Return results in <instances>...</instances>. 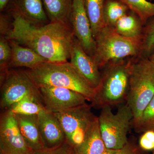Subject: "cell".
<instances>
[{"label": "cell", "instance_id": "31", "mask_svg": "<svg viewBox=\"0 0 154 154\" xmlns=\"http://www.w3.org/2000/svg\"><path fill=\"white\" fill-rule=\"evenodd\" d=\"M11 0H0V11L1 13L8 8Z\"/></svg>", "mask_w": 154, "mask_h": 154}, {"label": "cell", "instance_id": "9", "mask_svg": "<svg viewBox=\"0 0 154 154\" xmlns=\"http://www.w3.org/2000/svg\"><path fill=\"white\" fill-rule=\"evenodd\" d=\"M20 132L14 114L6 110L0 119V154H34Z\"/></svg>", "mask_w": 154, "mask_h": 154}, {"label": "cell", "instance_id": "3", "mask_svg": "<svg viewBox=\"0 0 154 154\" xmlns=\"http://www.w3.org/2000/svg\"><path fill=\"white\" fill-rule=\"evenodd\" d=\"M126 103L133 116L132 123L140 117L154 96V64L140 55L130 58Z\"/></svg>", "mask_w": 154, "mask_h": 154}, {"label": "cell", "instance_id": "20", "mask_svg": "<svg viewBox=\"0 0 154 154\" xmlns=\"http://www.w3.org/2000/svg\"><path fill=\"white\" fill-rule=\"evenodd\" d=\"M105 1L83 0L94 38L99 31L105 26L103 15Z\"/></svg>", "mask_w": 154, "mask_h": 154}, {"label": "cell", "instance_id": "29", "mask_svg": "<svg viewBox=\"0 0 154 154\" xmlns=\"http://www.w3.org/2000/svg\"><path fill=\"white\" fill-rule=\"evenodd\" d=\"M1 13L0 17V33L5 36L12 28V17Z\"/></svg>", "mask_w": 154, "mask_h": 154}, {"label": "cell", "instance_id": "21", "mask_svg": "<svg viewBox=\"0 0 154 154\" xmlns=\"http://www.w3.org/2000/svg\"><path fill=\"white\" fill-rule=\"evenodd\" d=\"M45 110L41 96L35 95L25 96L8 109L14 114L26 115H38Z\"/></svg>", "mask_w": 154, "mask_h": 154}, {"label": "cell", "instance_id": "24", "mask_svg": "<svg viewBox=\"0 0 154 154\" xmlns=\"http://www.w3.org/2000/svg\"><path fill=\"white\" fill-rule=\"evenodd\" d=\"M132 124L135 131L138 133L154 131V96L140 118Z\"/></svg>", "mask_w": 154, "mask_h": 154}, {"label": "cell", "instance_id": "32", "mask_svg": "<svg viewBox=\"0 0 154 154\" xmlns=\"http://www.w3.org/2000/svg\"><path fill=\"white\" fill-rule=\"evenodd\" d=\"M117 150L106 149L105 152L102 154H116Z\"/></svg>", "mask_w": 154, "mask_h": 154}, {"label": "cell", "instance_id": "12", "mask_svg": "<svg viewBox=\"0 0 154 154\" xmlns=\"http://www.w3.org/2000/svg\"><path fill=\"white\" fill-rule=\"evenodd\" d=\"M70 63L90 85L96 90L101 82V71L93 57L83 49L75 37L72 44Z\"/></svg>", "mask_w": 154, "mask_h": 154}, {"label": "cell", "instance_id": "35", "mask_svg": "<svg viewBox=\"0 0 154 154\" xmlns=\"http://www.w3.org/2000/svg\"></svg>", "mask_w": 154, "mask_h": 154}, {"label": "cell", "instance_id": "7", "mask_svg": "<svg viewBox=\"0 0 154 154\" xmlns=\"http://www.w3.org/2000/svg\"><path fill=\"white\" fill-rule=\"evenodd\" d=\"M28 95L41 96L38 88L26 71L9 69L1 74V108L8 110L12 105Z\"/></svg>", "mask_w": 154, "mask_h": 154}, {"label": "cell", "instance_id": "10", "mask_svg": "<svg viewBox=\"0 0 154 154\" xmlns=\"http://www.w3.org/2000/svg\"><path fill=\"white\" fill-rule=\"evenodd\" d=\"M42 101L45 110L57 113L87 104L82 94L70 89L57 87H39Z\"/></svg>", "mask_w": 154, "mask_h": 154}, {"label": "cell", "instance_id": "14", "mask_svg": "<svg viewBox=\"0 0 154 154\" xmlns=\"http://www.w3.org/2000/svg\"><path fill=\"white\" fill-rule=\"evenodd\" d=\"M9 7L8 11H16L34 25L39 26L50 22L42 0H11Z\"/></svg>", "mask_w": 154, "mask_h": 154}, {"label": "cell", "instance_id": "26", "mask_svg": "<svg viewBox=\"0 0 154 154\" xmlns=\"http://www.w3.org/2000/svg\"><path fill=\"white\" fill-rule=\"evenodd\" d=\"M12 56V49L8 40L5 36H0V70L1 74L8 70Z\"/></svg>", "mask_w": 154, "mask_h": 154}, {"label": "cell", "instance_id": "4", "mask_svg": "<svg viewBox=\"0 0 154 154\" xmlns=\"http://www.w3.org/2000/svg\"><path fill=\"white\" fill-rule=\"evenodd\" d=\"M130 58L110 62L101 69V82L91 107L101 109L121 105L126 101Z\"/></svg>", "mask_w": 154, "mask_h": 154}, {"label": "cell", "instance_id": "19", "mask_svg": "<svg viewBox=\"0 0 154 154\" xmlns=\"http://www.w3.org/2000/svg\"><path fill=\"white\" fill-rule=\"evenodd\" d=\"M42 1L50 22L70 25L69 19L73 0Z\"/></svg>", "mask_w": 154, "mask_h": 154}, {"label": "cell", "instance_id": "1", "mask_svg": "<svg viewBox=\"0 0 154 154\" xmlns=\"http://www.w3.org/2000/svg\"><path fill=\"white\" fill-rule=\"evenodd\" d=\"M9 12L12 28L4 36L7 39L33 50L47 62L68 61L75 37L70 25L51 22L35 25L16 11Z\"/></svg>", "mask_w": 154, "mask_h": 154}, {"label": "cell", "instance_id": "11", "mask_svg": "<svg viewBox=\"0 0 154 154\" xmlns=\"http://www.w3.org/2000/svg\"><path fill=\"white\" fill-rule=\"evenodd\" d=\"M69 22L75 37L85 51L94 58L96 41L83 0H73Z\"/></svg>", "mask_w": 154, "mask_h": 154}, {"label": "cell", "instance_id": "22", "mask_svg": "<svg viewBox=\"0 0 154 154\" xmlns=\"http://www.w3.org/2000/svg\"><path fill=\"white\" fill-rule=\"evenodd\" d=\"M129 10L126 5L119 0H106L103 12L105 26L114 28L117 21Z\"/></svg>", "mask_w": 154, "mask_h": 154}, {"label": "cell", "instance_id": "6", "mask_svg": "<svg viewBox=\"0 0 154 154\" xmlns=\"http://www.w3.org/2000/svg\"><path fill=\"white\" fill-rule=\"evenodd\" d=\"M133 119L132 111L127 103L119 106L115 114L110 106L101 108L98 120L101 137L106 148L118 150L128 143V133Z\"/></svg>", "mask_w": 154, "mask_h": 154}, {"label": "cell", "instance_id": "33", "mask_svg": "<svg viewBox=\"0 0 154 154\" xmlns=\"http://www.w3.org/2000/svg\"><path fill=\"white\" fill-rule=\"evenodd\" d=\"M149 59L154 64V53L149 57Z\"/></svg>", "mask_w": 154, "mask_h": 154}, {"label": "cell", "instance_id": "27", "mask_svg": "<svg viewBox=\"0 0 154 154\" xmlns=\"http://www.w3.org/2000/svg\"><path fill=\"white\" fill-rule=\"evenodd\" d=\"M34 154H72V147L66 141L55 146L35 151Z\"/></svg>", "mask_w": 154, "mask_h": 154}, {"label": "cell", "instance_id": "30", "mask_svg": "<svg viewBox=\"0 0 154 154\" xmlns=\"http://www.w3.org/2000/svg\"><path fill=\"white\" fill-rule=\"evenodd\" d=\"M116 154H140L137 147L129 142L122 148L118 150Z\"/></svg>", "mask_w": 154, "mask_h": 154}, {"label": "cell", "instance_id": "28", "mask_svg": "<svg viewBox=\"0 0 154 154\" xmlns=\"http://www.w3.org/2000/svg\"><path fill=\"white\" fill-rule=\"evenodd\" d=\"M140 147L145 151L154 150V131L143 133L139 141Z\"/></svg>", "mask_w": 154, "mask_h": 154}, {"label": "cell", "instance_id": "8", "mask_svg": "<svg viewBox=\"0 0 154 154\" xmlns=\"http://www.w3.org/2000/svg\"><path fill=\"white\" fill-rule=\"evenodd\" d=\"M91 108V105L86 104L54 113L62 127L67 142L72 148L83 142L86 133L97 117Z\"/></svg>", "mask_w": 154, "mask_h": 154}, {"label": "cell", "instance_id": "5", "mask_svg": "<svg viewBox=\"0 0 154 154\" xmlns=\"http://www.w3.org/2000/svg\"><path fill=\"white\" fill-rule=\"evenodd\" d=\"M94 59L100 70L113 61L141 55V42L118 34L105 26L96 35Z\"/></svg>", "mask_w": 154, "mask_h": 154}, {"label": "cell", "instance_id": "13", "mask_svg": "<svg viewBox=\"0 0 154 154\" xmlns=\"http://www.w3.org/2000/svg\"><path fill=\"white\" fill-rule=\"evenodd\" d=\"M38 118L45 148L55 146L66 141L62 127L54 113L45 110L38 114Z\"/></svg>", "mask_w": 154, "mask_h": 154}, {"label": "cell", "instance_id": "16", "mask_svg": "<svg viewBox=\"0 0 154 154\" xmlns=\"http://www.w3.org/2000/svg\"><path fill=\"white\" fill-rule=\"evenodd\" d=\"M12 49V56L9 68L24 67L32 69L47 60L33 50L8 40Z\"/></svg>", "mask_w": 154, "mask_h": 154}, {"label": "cell", "instance_id": "25", "mask_svg": "<svg viewBox=\"0 0 154 154\" xmlns=\"http://www.w3.org/2000/svg\"><path fill=\"white\" fill-rule=\"evenodd\" d=\"M154 53V17L149 19L144 26L141 42V55L149 58Z\"/></svg>", "mask_w": 154, "mask_h": 154}, {"label": "cell", "instance_id": "2", "mask_svg": "<svg viewBox=\"0 0 154 154\" xmlns=\"http://www.w3.org/2000/svg\"><path fill=\"white\" fill-rule=\"evenodd\" d=\"M25 71L38 88L50 86L67 88L82 94L89 102L94 100L96 90L90 85L70 62H45Z\"/></svg>", "mask_w": 154, "mask_h": 154}, {"label": "cell", "instance_id": "15", "mask_svg": "<svg viewBox=\"0 0 154 154\" xmlns=\"http://www.w3.org/2000/svg\"><path fill=\"white\" fill-rule=\"evenodd\" d=\"M14 115L20 132L29 146L34 151L45 148L38 125V115Z\"/></svg>", "mask_w": 154, "mask_h": 154}, {"label": "cell", "instance_id": "34", "mask_svg": "<svg viewBox=\"0 0 154 154\" xmlns=\"http://www.w3.org/2000/svg\"><path fill=\"white\" fill-rule=\"evenodd\" d=\"M152 154H154V150L153 151Z\"/></svg>", "mask_w": 154, "mask_h": 154}, {"label": "cell", "instance_id": "17", "mask_svg": "<svg viewBox=\"0 0 154 154\" xmlns=\"http://www.w3.org/2000/svg\"><path fill=\"white\" fill-rule=\"evenodd\" d=\"M106 149L101 137L97 117L86 133L83 142L72 148V154H102Z\"/></svg>", "mask_w": 154, "mask_h": 154}, {"label": "cell", "instance_id": "18", "mask_svg": "<svg viewBox=\"0 0 154 154\" xmlns=\"http://www.w3.org/2000/svg\"><path fill=\"white\" fill-rule=\"evenodd\" d=\"M143 27L140 17L129 10L117 21L113 28L122 36L141 42Z\"/></svg>", "mask_w": 154, "mask_h": 154}, {"label": "cell", "instance_id": "23", "mask_svg": "<svg viewBox=\"0 0 154 154\" xmlns=\"http://www.w3.org/2000/svg\"><path fill=\"white\" fill-rule=\"evenodd\" d=\"M126 5L130 11L140 18L144 26L154 17V3L148 0H119Z\"/></svg>", "mask_w": 154, "mask_h": 154}]
</instances>
